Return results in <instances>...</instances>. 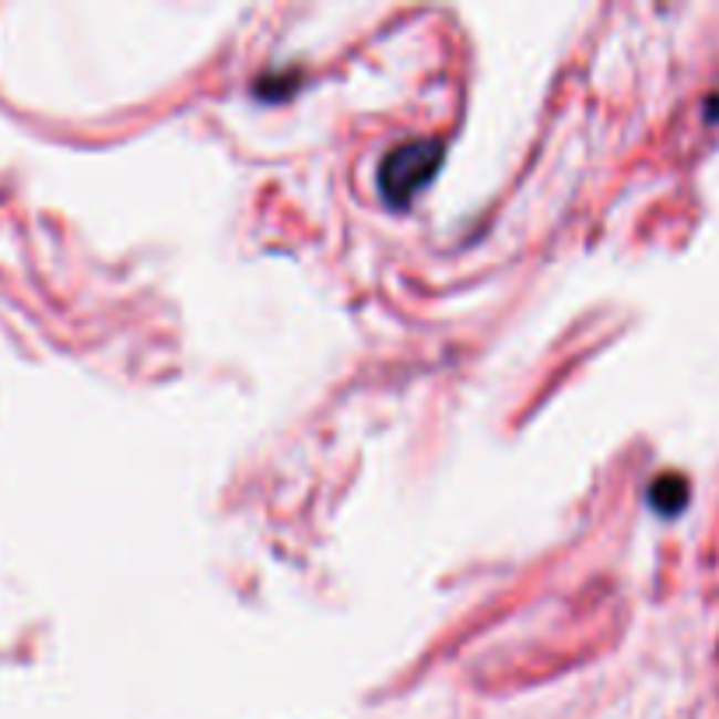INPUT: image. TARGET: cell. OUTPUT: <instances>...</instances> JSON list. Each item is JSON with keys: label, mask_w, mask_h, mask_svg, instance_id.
I'll use <instances>...</instances> for the list:
<instances>
[{"label": "cell", "mask_w": 719, "mask_h": 719, "mask_svg": "<svg viewBox=\"0 0 719 719\" xmlns=\"http://www.w3.org/2000/svg\"><path fill=\"white\" fill-rule=\"evenodd\" d=\"M442 158V144L439 140H407L400 148H394L383 158L379 169V187L389 200L404 204L410 194L431 179Z\"/></svg>", "instance_id": "obj_1"}]
</instances>
